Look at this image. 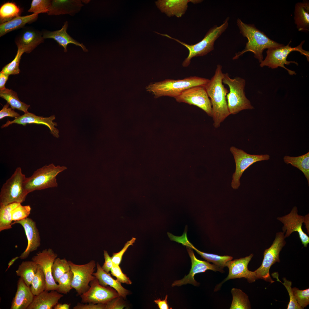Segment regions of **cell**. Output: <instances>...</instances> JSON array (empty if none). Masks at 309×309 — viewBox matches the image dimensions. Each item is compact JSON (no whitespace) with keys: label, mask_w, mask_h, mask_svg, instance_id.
Here are the masks:
<instances>
[{"label":"cell","mask_w":309,"mask_h":309,"mask_svg":"<svg viewBox=\"0 0 309 309\" xmlns=\"http://www.w3.org/2000/svg\"><path fill=\"white\" fill-rule=\"evenodd\" d=\"M221 65H217L214 75L205 86L211 104L212 117L215 128L219 127L221 123L230 115L226 99L229 91L223 84V73Z\"/></svg>","instance_id":"cell-1"},{"label":"cell","mask_w":309,"mask_h":309,"mask_svg":"<svg viewBox=\"0 0 309 309\" xmlns=\"http://www.w3.org/2000/svg\"><path fill=\"white\" fill-rule=\"evenodd\" d=\"M237 23L240 33L247 38L248 41L243 50L235 53L233 60L238 59L245 52H250L253 53L254 57L260 63L263 60V53L264 49L284 45L270 39L253 24L245 23L239 18L237 20Z\"/></svg>","instance_id":"cell-2"},{"label":"cell","mask_w":309,"mask_h":309,"mask_svg":"<svg viewBox=\"0 0 309 309\" xmlns=\"http://www.w3.org/2000/svg\"><path fill=\"white\" fill-rule=\"evenodd\" d=\"M209 80L196 76L177 80L167 79L160 82L151 83L146 87V89L156 98L167 96L175 98L190 88L198 86H205Z\"/></svg>","instance_id":"cell-3"},{"label":"cell","mask_w":309,"mask_h":309,"mask_svg":"<svg viewBox=\"0 0 309 309\" xmlns=\"http://www.w3.org/2000/svg\"><path fill=\"white\" fill-rule=\"evenodd\" d=\"M229 17H227L220 26L215 25L210 28L204 38L200 41L194 44H188L173 38L167 34H163L157 32V33L173 39L185 46L189 51L187 57L182 63V66L187 67L190 64L191 59L194 57L206 55L214 49L215 41L227 28Z\"/></svg>","instance_id":"cell-4"},{"label":"cell","mask_w":309,"mask_h":309,"mask_svg":"<svg viewBox=\"0 0 309 309\" xmlns=\"http://www.w3.org/2000/svg\"><path fill=\"white\" fill-rule=\"evenodd\" d=\"M222 82L229 88L226 99L230 114H235L243 110L254 108L246 96L245 92L246 81L244 79L239 77L232 78L226 73H223Z\"/></svg>","instance_id":"cell-5"},{"label":"cell","mask_w":309,"mask_h":309,"mask_svg":"<svg viewBox=\"0 0 309 309\" xmlns=\"http://www.w3.org/2000/svg\"><path fill=\"white\" fill-rule=\"evenodd\" d=\"M66 169L65 166H56L53 163L44 165L31 176L26 177L23 184L25 191L28 194L35 191L57 187L56 176Z\"/></svg>","instance_id":"cell-6"},{"label":"cell","mask_w":309,"mask_h":309,"mask_svg":"<svg viewBox=\"0 0 309 309\" xmlns=\"http://www.w3.org/2000/svg\"><path fill=\"white\" fill-rule=\"evenodd\" d=\"M305 41V40H303L299 45L293 47L289 45L291 42V40L286 45L268 49L266 52V56L265 59L260 63V66L261 67L268 66L273 69L281 67L285 69L290 75H296V73L295 71L287 68L284 65H289L292 63L298 65V63L295 61H289L287 60L288 55L291 52L294 51L299 52L301 54L305 56L309 61V52L304 49L302 47Z\"/></svg>","instance_id":"cell-7"},{"label":"cell","mask_w":309,"mask_h":309,"mask_svg":"<svg viewBox=\"0 0 309 309\" xmlns=\"http://www.w3.org/2000/svg\"><path fill=\"white\" fill-rule=\"evenodd\" d=\"M26 177L22 173L21 168L17 167L1 189L0 205L14 203H22L25 201L28 194L23 185Z\"/></svg>","instance_id":"cell-8"},{"label":"cell","mask_w":309,"mask_h":309,"mask_svg":"<svg viewBox=\"0 0 309 309\" xmlns=\"http://www.w3.org/2000/svg\"><path fill=\"white\" fill-rule=\"evenodd\" d=\"M284 234L282 231L277 233L272 245L264 251L261 266L254 271L257 279H261L271 283L274 282L270 276V269L272 265L280 261L279 254L286 243Z\"/></svg>","instance_id":"cell-9"},{"label":"cell","mask_w":309,"mask_h":309,"mask_svg":"<svg viewBox=\"0 0 309 309\" xmlns=\"http://www.w3.org/2000/svg\"><path fill=\"white\" fill-rule=\"evenodd\" d=\"M70 270L73 274L71 286L80 296L90 287V283L95 277L93 275L96 263L92 260L87 264L78 265L68 261Z\"/></svg>","instance_id":"cell-10"},{"label":"cell","mask_w":309,"mask_h":309,"mask_svg":"<svg viewBox=\"0 0 309 309\" xmlns=\"http://www.w3.org/2000/svg\"><path fill=\"white\" fill-rule=\"evenodd\" d=\"M230 150L233 155L236 165L231 183V187L234 189H238L240 186V179L246 169L256 162L268 160L270 158L268 154H251L234 146L230 147Z\"/></svg>","instance_id":"cell-11"},{"label":"cell","mask_w":309,"mask_h":309,"mask_svg":"<svg viewBox=\"0 0 309 309\" xmlns=\"http://www.w3.org/2000/svg\"><path fill=\"white\" fill-rule=\"evenodd\" d=\"M179 102L196 106L209 116L212 117L211 104L205 86H198L190 88L175 98Z\"/></svg>","instance_id":"cell-12"},{"label":"cell","mask_w":309,"mask_h":309,"mask_svg":"<svg viewBox=\"0 0 309 309\" xmlns=\"http://www.w3.org/2000/svg\"><path fill=\"white\" fill-rule=\"evenodd\" d=\"M90 287L85 292L80 296L83 303H105L120 296L114 289L109 286H103L95 278L90 283Z\"/></svg>","instance_id":"cell-13"},{"label":"cell","mask_w":309,"mask_h":309,"mask_svg":"<svg viewBox=\"0 0 309 309\" xmlns=\"http://www.w3.org/2000/svg\"><path fill=\"white\" fill-rule=\"evenodd\" d=\"M253 255L251 254L244 258L228 261L226 267H228L229 272L227 276L215 287L214 291L220 289L223 284L231 279L244 278L249 283H252L257 279L255 272L249 270L248 265Z\"/></svg>","instance_id":"cell-14"},{"label":"cell","mask_w":309,"mask_h":309,"mask_svg":"<svg viewBox=\"0 0 309 309\" xmlns=\"http://www.w3.org/2000/svg\"><path fill=\"white\" fill-rule=\"evenodd\" d=\"M58 255L51 248L45 249L37 253L32 258V260L39 266L42 270L45 278V290H58V284L53 277L52 267Z\"/></svg>","instance_id":"cell-15"},{"label":"cell","mask_w":309,"mask_h":309,"mask_svg":"<svg viewBox=\"0 0 309 309\" xmlns=\"http://www.w3.org/2000/svg\"><path fill=\"white\" fill-rule=\"evenodd\" d=\"M277 219L284 224L282 231L284 233L286 232L285 238L289 237L293 232H297L302 244L304 247H307L309 243V237L302 229V224L305 222L306 217L298 214L296 207H294L288 214Z\"/></svg>","instance_id":"cell-16"},{"label":"cell","mask_w":309,"mask_h":309,"mask_svg":"<svg viewBox=\"0 0 309 309\" xmlns=\"http://www.w3.org/2000/svg\"><path fill=\"white\" fill-rule=\"evenodd\" d=\"M187 250L191 262V268L189 273L182 279L174 281L172 284V287L180 286L187 284L197 286L199 283L195 280V275L198 273L205 272L207 270H211L215 272L219 271L222 273L224 272L223 269L214 264H211L207 262L197 259L191 248L187 247Z\"/></svg>","instance_id":"cell-17"},{"label":"cell","mask_w":309,"mask_h":309,"mask_svg":"<svg viewBox=\"0 0 309 309\" xmlns=\"http://www.w3.org/2000/svg\"><path fill=\"white\" fill-rule=\"evenodd\" d=\"M42 32L31 27L22 28L15 39L18 49L24 50L29 53L44 41Z\"/></svg>","instance_id":"cell-18"},{"label":"cell","mask_w":309,"mask_h":309,"mask_svg":"<svg viewBox=\"0 0 309 309\" xmlns=\"http://www.w3.org/2000/svg\"><path fill=\"white\" fill-rule=\"evenodd\" d=\"M19 223L24 228L27 240V245L25 251L19 258L21 260L27 258L31 252L37 250L41 245L39 233L35 222L29 218L27 217L19 221H14L13 224Z\"/></svg>","instance_id":"cell-19"},{"label":"cell","mask_w":309,"mask_h":309,"mask_svg":"<svg viewBox=\"0 0 309 309\" xmlns=\"http://www.w3.org/2000/svg\"><path fill=\"white\" fill-rule=\"evenodd\" d=\"M55 119L54 115L49 117H44L37 116L34 114L28 112L24 113L23 115L15 118L12 121L8 120L6 123L3 124L1 127L2 128L6 127L14 123L21 124L24 126H25L27 124H43L49 128L51 133L54 137L58 138L59 137V130L55 127V126H57V124L53 122Z\"/></svg>","instance_id":"cell-20"},{"label":"cell","mask_w":309,"mask_h":309,"mask_svg":"<svg viewBox=\"0 0 309 309\" xmlns=\"http://www.w3.org/2000/svg\"><path fill=\"white\" fill-rule=\"evenodd\" d=\"M201 0H159L155 2L157 7L163 13L170 17L175 16L181 17L187 11L188 3H201Z\"/></svg>","instance_id":"cell-21"},{"label":"cell","mask_w":309,"mask_h":309,"mask_svg":"<svg viewBox=\"0 0 309 309\" xmlns=\"http://www.w3.org/2000/svg\"><path fill=\"white\" fill-rule=\"evenodd\" d=\"M30 286L21 277L17 282V288L11 302V309H27L32 303L34 297Z\"/></svg>","instance_id":"cell-22"},{"label":"cell","mask_w":309,"mask_h":309,"mask_svg":"<svg viewBox=\"0 0 309 309\" xmlns=\"http://www.w3.org/2000/svg\"><path fill=\"white\" fill-rule=\"evenodd\" d=\"M83 6L80 0H53L47 14L48 15L68 14L73 16Z\"/></svg>","instance_id":"cell-23"},{"label":"cell","mask_w":309,"mask_h":309,"mask_svg":"<svg viewBox=\"0 0 309 309\" xmlns=\"http://www.w3.org/2000/svg\"><path fill=\"white\" fill-rule=\"evenodd\" d=\"M68 22L65 21L62 28L60 30L50 31L44 30L42 32L43 37L44 39L51 38L54 39L59 45L64 48V51H67V46L70 43L75 44L80 47L84 52H88V50L82 43H80L71 37L67 32L68 27Z\"/></svg>","instance_id":"cell-24"},{"label":"cell","mask_w":309,"mask_h":309,"mask_svg":"<svg viewBox=\"0 0 309 309\" xmlns=\"http://www.w3.org/2000/svg\"><path fill=\"white\" fill-rule=\"evenodd\" d=\"M45 290L35 296L32 303L27 309H52L64 295L56 290Z\"/></svg>","instance_id":"cell-25"},{"label":"cell","mask_w":309,"mask_h":309,"mask_svg":"<svg viewBox=\"0 0 309 309\" xmlns=\"http://www.w3.org/2000/svg\"><path fill=\"white\" fill-rule=\"evenodd\" d=\"M96 267L97 271L93 274L98 279L100 284L103 286H109L112 288L116 290L120 296L125 298L129 293L128 290L124 288L117 280L114 279L109 273L103 270L98 262L96 263Z\"/></svg>","instance_id":"cell-26"},{"label":"cell","mask_w":309,"mask_h":309,"mask_svg":"<svg viewBox=\"0 0 309 309\" xmlns=\"http://www.w3.org/2000/svg\"><path fill=\"white\" fill-rule=\"evenodd\" d=\"M294 19L299 31H309V2L304 0L296 3L295 6Z\"/></svg>","instance_id":"cell-27"},{"label":"cell","mask_w":309,"mask_h":309,"mask_svg":"<svg viewBox=\"0 0 309 309\" xmlns=\"http://www.w3.org/2000/svg\"><path fill=\"white\" fill-rule=\"evenodd\" d=\"M38 14L33 13L24 16H19L12 20L0 24V37L12 31L22 29L27 23L36 21Z\"/></svg>","instance_id":"cell-28"},{"label":"cell","mask_w":309,"mask_h":309,"mask_svg":"<svg viewBox=\"0 0 309 309\" xmlns=\"http://www.w3.org/2000/svg\"><path fill=\"white\" fill-rule=\"evenodd\" d=\"M38 265L34 261H23L16 271L17 275L22 278L28 286H30L37 272Z\"/></svg>","instance_id":"cell-29"},{"label":"cell","mask_w":309,"mask_h":309,"mask_svg":"<svg viewBox=\"0 0 309 309\" xmlns=\"http://www.w3.org/2000/svg\"><path fill=\"white\" fill-rule=\"evenodd\" d=\"M0 96L7 101L12 109H17L23 111L25 113L28 112L27 110L30 105L21 101L17 93L11 89L6 88L0 90Z\"/></svg>","instance_id":"cell-30"},{"label":"cell","mask_w":309,"mask_h":309,"mask_svg":"<svg viewBox=\"0 0 309 309\" xmlns=\"http://www.w3.org/2000/svg\"><path fill=\"white\" fill-rule=\"evenodd\" d=\"M285 163L291 164L301 171L306 178L309 184V152L297 157L285 156L283 158Z\"/></svg>","instance_id":"cell-31"},{"label":"cell","mask_w":309,"mask_h":309,"mask_svg":"<svg viewBox=\"0 0 309 309\" xmlns=\"http://www.w3.org/2000/svg\"><path fill=\"white\" fill-rule=\"evenodd\" d=\"M21 13V9L15 3L8 2L3 3L0 8V24L20 16Z\"/></svg>","instance_id":"cell-32"},{"label":"cell","mask_w":309,"mask_h":309,"mask_svg":"<svg viewBox=\"0 0 309 309\" xmlns=\"http://www.w3.org/2000/svg\"><path fill=\"white\" fill-rule=\"evenodd\" d=\"M20 203H14L0 205V231L12 228L11 212Z\"/></svg>","instance_id":"cell-33"},{"label":"cell","mask_w":309,"mask_h":309,"mask_svg":"<svg viewBox=\"0 0 309 309\" xmlns=\"http://www.w3.org/2000/svg\"><path fill=\"white\" fill-rule=\"evenodd\" d=\"M233 300L230 309H251L248 297L241 290L233 288L231 291Z\"/></svg>","instance_id":"cell-34"},{"label":"cell","mask_w":309,"mask_h":309,"mask_svg":"<svg viewBox=\"0 0 309 309\" xmlns=\"http://www.w3.org/2000/svg\"><path fill=\"white\" fill-rule=\"evenodd\" d=\"M188 247L195 250L202 258L207 262L213 263L222 269L226 267V263L228 261L233 259L232 257L229 255L220 256L202 252L196 248L190 242Z\"/></svg>","instance_id":"cell-35"},{"label":"cell","mask_w":309,"mask_h":309,"mask_svg":"<svg viewBox=\"0 0 309 309\" xmlns=\"http://www.w3.org/2000/svg\"><path fill=\"white\" fill-rule=\"evenodd\" d=\"M37 272L32 280L30 288L34 296H37L45 290L46 280L44 273L38 265Z\"/></svg>","instance_id":"cell-36"},{"label":"cell","mask_w":309,"mask_h":309,"mask_svg":"<svg viewBox=\"0 0 309 309\" xmlns=\"http://www.w3.org/2000/svg\"><path fill=\"white\" fill-rule=\"evenodd\" d=\"M70 270L68 261L65 258H56L52 267V274L56 282H57L61 276Z\"/></svg>","instance_id":"cell-37"},{"label":"cell","mask_w":309,"mask_h":309,"mask_svg":"<svg viewBox=\"0 0 309 309\" xmlns=\"http://www.w3.org/2000/svg\"><path fill=\"white\" fill-rule=\"evenodd\" d=\"M25 52L24 50L18 49L17 54L13 60L5 66L1 72L9 75L18 74L20 72L19 66L21 57Z\"/></svg>","instance_id":"cell-38"},{"label":"cell","mask_w":309,"mask_h":309,"mask_svg":"<svg viewBox=\"0 0 309 309\" xmlns=\"http://www.w3.org/2000/svg\"><path fill=\"white\" fill-rule=\"evenodd\" d=\"M73 277V274L71 270L66 273L59 279L58 289L59 293L67 294L73 288L71 286Z\"/></svg>","instance_id":"cell-39"},{"label":"cell","mask_w":309,"mask_h":309,"mask_svg":"<svg viewBox=\"0 0 309 309\" xmlns=\"http://www.w3.org/2000/svg\"><path fill=\"white\" fill-rule=\"evenodd\" d=\"M273 277L277 279V280L281 282L285 286L287 290L290 297V301L288 305L287 309H302V308L299 305L295 298L292 289V282L287 280L286 278H283L284 282L282 283L278 278V275L277 272H275L272 274Z\"/></svg>","instance_id":"cell-40"},{"label":"cell","mask_w":309,"mask_h":309,"mask_svg":"<svg viewBox=\"0 0 309 309\" xmlns=\"http://www.w3.org/2000/svg\"><path fill=\"white\" fill-rule=\"evenodd\" d=\"M51 3V0H33L28 11L38 14L41 13H47Z\"/></svg>","instance_id":"cell-41"},{"label":"cell","mask_w":309,"mask_h":309,"mask_svg":"<svg viewBox=\"0 0 309 309\" xmlns=\"http://www.w3.org/2000/svg\"><path fill=\"white\" fill-rule=\"evenodd\" d=\"M20 203L11 212L12 221H17L24 219L29 215L31 208L29 205H22Z\"/></svg>","instance_id":"cell-42"},{"label":"cell","mask_w":309,"mask_h":309,"mask_svg":"<svg viewBox=\"0 0 309 309\" xmlns=\"http://www.w3.org/2000/svg\"><path fill=\"white\" fill-rule=\"evenodd\" d=\"M294 295L297 302L302 308L306 307L309 304V289L301 290L296 287L293 288Z\"/></svg>","instance_id":"cell-43"},{"label":"cell","mask_w":309,"mask_h":309,"mask_svg":"<svg viewBox=\"0 0 309 309\" xmlns=\"http://www.w3.org/2000/svg\"><path fill=\"white\" fill-rule=\"evenodd\" d=\"M110 271L112 275L115 276L120 283L128 285L132 284V282L129 278L122 273L119 265L113 264Z\"/></svg>","instance_id":"cell-44"},{"label":"cell","mask_w":309,"mask_h":309,"mask_svg":"<svg viewBox=\"0 0 309 309\" xmlns=\"http://www.w3.org/2000/svg\"><path fill=\"white\" fill-rule=\"evenodd\" d=\"M136 240V238L132 237L130 241H127L125 244L124 247L120 251L112 254L111 258L113 264L119 265L124 254L129 246L133 245V244L135 242Z\"/></svg>","instance_id":"cell-45"},{"label":"cell","mask_w":309,"mask_h":309,"mask_svg":"<svg viewBox=\"0 0 309 309\" xmlns=\"http://www.w3.org/2000/svg\"><path fill=\"white\" fill-rule=\"evenodd\" d=\"M9 104L7 103L3 106L0 111V119L6 117H10L17 118L20 116L19 114L15 112L11 108H9Z\"/></svg>","instance_id":"cell-46"},{"label":"cell","mask_w":309,"mask_h":309,"mask_svg":"<svg viewBox=\"0 0 309 309\" xmlns=\"http://www.w3.org/2000/svg\"><path fill=\"white\" fill-rule=\"evenodd\" d=\"M120 296L114 298L105 303V309H122L124 307V304L120 299Z\"/></svg>","instance_id":"cell-47"},{"label":"cell","mask_w":309,"mask_h":309,"mask_svg":"<svg viewBox=\"0 0 309 309\" xmlns=\"http://www.w3.org/2000/svg\"><path fill=\"white\" fill-rule=\"evenodd\" d=\"M78 303L73 307L74 309H105V303L94 304L92 303Z\"/></svg>","instance_id":"cell-48"},{"label":"cell","mask_w":309,"mask_h":309,"mask_svg":"<svg viewBox=\"0 0 309 309\" xmlns=\"http://www.w3.org/2000/svg\"><path fill=\"white\" fill-rule=\"evenodd\" d=\"M104 255L105 261L101 267L106 272L109 273V272L110 271L113 264L111 257L110 256L108 252L106 250L104 251Z\"/></svg>","instance_id":"cell-49"},{"label":"cell","mask_w":309,"mask_h":309,"mask_svg":"<svg viewBox=\"0 0 309 309\" xmlns=\"http://www.w3.org/2000/svg\"><path fill=\"white\" fill-rule=\"evenodd\" d=\"M168 295H167L165 297V299L161 300L160 299H158L154 300V303L157 304L158 307L160 309H172L170 308L168 305L167 301Z\"/></svg>","instance_id":"cell-50"},{"label":"cell","mask_w":309,"mask_h":309,"mask_svg":"<svg viewBox=\"0 0 309 309\" xmlns=\"http://www.w3.org/2000/svg\"><path fill=\"white\" fill-rule=\"evenodd\" d=\"M9 75L5 74L1 72H0V90L6 88L5 84L8 79Z\"/></svg>","instance_id":"cell-51"},{"label":"cell","mask_w":309,"mask_h":309,"mask_svg":"<svg viewBox=\"0 0 309 309\" xmlns=\"http://www.w3.org/2000/svg\"><path fill=\"white\" fill-rule=\"evenodd\" d=\"M70 305V304L64 303L62 304L58 303L54 308V309H69Z\"/></svg>","instance_id":"cell-52"},{"label":"cell","mask_w":309,"mask_h":309,"mask_svg":"<svg viewBox=\"0 0 309 309\" xmlns=\"http://www.w3.org/2000/svg\"><path fill=\"white\" fill-rule=\"evenodd\" d=\"M19 258V257L16 256V257H15L13 258L11 260H10V261L9 262V263H8V267L7 268V269H6V270H5V272H6L8 270V269L13 264V263H14V262H15L17 259H18Z\"/></svg>","instance_id":"cell-53"}]
</instances>
